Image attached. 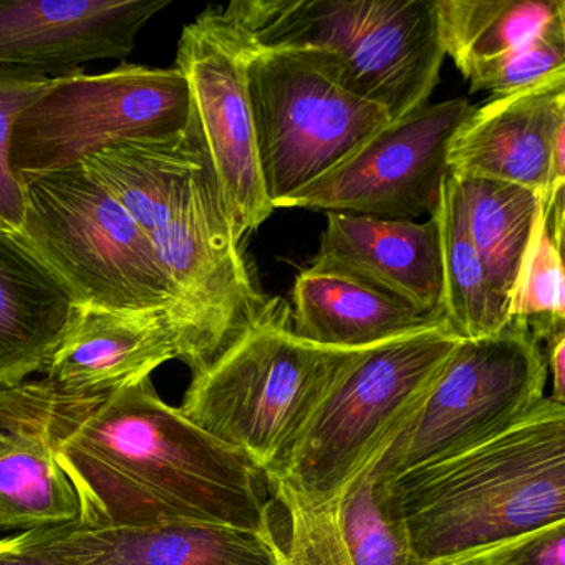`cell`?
Listing matches in <instances>:
<instances>
[{"mask_svg": "<svg viewBox=\"0 0 565 565\" xmlns=\"http://www.w3.org/2000/svg\"><path fill=\"white\" fill-rule=\"evenodd\" d=\"M92 527L231 525L266 532L269 504L246 456L158 396L151 376L97 396L57 445Z\"/></svg>", "mask_w": 565, "mask_h": 565, "instance_id": "1", "label": "cell"}, {"mask_svg": "<svg viewBox=\"0 0 565 565\" xmlns=\"http://www.w3.org/2000/svg\"><path fill=\"white\" fill-rule=\"evenodd\" d=\"M82 167L107 186L153 247L174 299L180 360L191 372L213 362L253 326L269 297L236 239L196 128L131 141Z\"/></svg>", "mask_w": 565, "mask_h": 565, "instance_id": "2", "label": "cell"}, {"mask_svg": "<svg viewBox=\"0 0 565 565\" xmlns=\"http://www.w3.org/2000/svg\"><path fill=\"white\" fill-rule=\"evenodd\" d=\"M416 565H448L565 521V405L390 481Z\"/></svg>", "mask_w": 565, "mask_h": 565, "instance_id": "3", "label": "cell"}, {"mask_svg": "<svg viewBox=\"0 0 565 565\" xmlns=\"http://www.w3.org/2000/svg\"><path fill=\"white\" fill-rule=\"evenodd\" d=\"M223 11L253 47L302 58L392 121L438 85L435 0H234Z\"/></svg>", "mask_w": 565, "mask_h": 565, "instance_id": "4", "label": "cell"}, {"mask_svg": "<svg viewBox=\"0 0 565 565\" xmlns=\"http://www.w3.org/2000/svg\"><path fill=\"white\" fill-rule=\"evenodd\" d=\"M359 352L300 339L292 330L290 307L276 297L253 326L193 373L180 412L246 456L266 478Z\"/></svg>", "mask_w": 565, "mask_h": 565, "instance_id": "5", "label": "cell"}, {"mask_svg": "<svg viewBox=\"0 0 565 565\" xmlns=\"http://www.w3.org/2000/svg\"><path fill=\"white\" fill-rule=\"evenodd\" d=\"M459 340L433 327L360 350L264 478L276 501L317 508L335 498L392 441Z\"/></svg>", "mask_w": 565, "mask_h": 565, "instance_id": "6", "label": "cell"}, {"mask_svg": "<svg viewBox=\"0 0 565 565\" xmlns=\"http://www.w3.org/2000/svg\"><path fill=\"white\" fill-rule=\"evenodd\" d=\"M25 243L61 276L78 306L167 309L177 299L127 207L84 167L21 181ZM178 332V327H177Z\"/></svg>", "mask_w": 565, "mask_h": 565, "instance_id": "7", "label": "cell"}, {"mask_svg": "<svg viewBox=\"0 0 565 565\" xmlns=\"http://www.w3.org/2000/svg\"><path fill=\"white\" fill-rule=\"evenodd\" d=\"M190 121V87L177 65L77 71L55 78L19 117L12 170L19 181L71 170L120 145L183 134Z\"/></svg>", "mask_w": 565, "mask_h": 565, "instance_id": "8", "label": "cell"}, {"mask_svg": "<svg viewBox=\"0 0 565 565\" xmlns=\"http://www.w3.org/2000/svg\"><path fill=\"white\" fill-rule=\"evenodd\" d=\"M547 373L541 342L522 320L459 340L383 451V476L392 481L511 428L544 398Z\"/></svg>", "mask_w": 565, "mask_h": 565, "instance_id": "9", "label": "cell"}, {"mask_svg": "<svg viewBox=\"0 0 565 565\" xmlns=\"http://www.w3.org/2000/svg\"><path fill=\"white\" fill-rule=\"evenodd\" d=\"M246 45L257 157L267 198L277 210L345 163L392 118L296 55L253 47L247 39Z\"/></svg>", "mask_w": 565, "mask_h": 565, "instance_id": "10", "label": "cell"}, {"mask_svg": "<svg viewBox=\"0 0 565 565\" xmlns=\"http://www.w3.org/2000/svg\"><path fill=\"white\" fill-rule=\"evenodd\" d=\"M174 65L186 78L191 124L210 158L234 236L243 243L276 211L257 157L246 39L223 9L207 8L183 29Z\"/></svg>", "mask_w": 565, "mask_h": 565, "instance_id": "11", "label": "cell"}, {"mask_svg": "<svg viewBox=\"0 0 565 565\" xmlns=\"http://www.w3.org/2000/svg\"><path fill=\"white\" fill-rule=\"evenodd\" d=\"M471 110L466 98H452L392 121L345 163L279 207L398 221L433 216L448 177L449 141Z\"/></svg>", "mask_w": 565, "mask_h": 565, "instance_id": "12", "label": "cell"}, {"mask_svg": "<svg viewBox=\"0 0 565 565\" xmlns=\"http://www.w3.org/2000/svg\"><path fill=\"white\" fill-rule=\"evenodd\" d=\"M163 0H0V65L52 78L125 61Z\"/></svg>", "mask_w": 565, "mask_h": 565, "instance_id": "13", "label": "cell"}, {"mask_svg": "<svg viewBox=\"0 0 565 565\" xmlns=\"http://www.w3.org/2000/svg\"><path fill=\"white\" fill-rule=\"evenodd\" d=\"M61 402V390L47 379L0 388V527L32 531L81 518L74 486L57 461Z\"/></svg>", "mask_w": 565, "mask_h": 565, "instance_id": "14", "label": "cell"}, {"mask_svg": "<svg viewBox=\"0 0 565 565\" xmlns=\"http://www.w3.org/2000/svg\"><path fill=\"white\" fill-rule=\"evenodd\" d=\"M565 131V78L469 111L448 148V174L518 184L534 191L542 206L551 188V160Z\"/></svg>", "mask_w": 565, "mask_h": 565, "instance_id": "15", "label": "cell"}, {"mask_svg": "<svg viewBox=\"0 0 565 565\" xmlns=\"http://www.w3.org/2000/svg\"><path fill=\"white\" fill-rule=\"evenodd\" d=\"M385 448L326 504L284 508L289 537L280 545V565H416L390 479L379 466Z\"/></svg>", "mask_w": 565, "mask_h": 565, "instance_id": "16", "label": "cell"}, {"mask_svg": "<svg viewBox=\"0 0 565 565\" xmlns=\"http://www.w3.org/2000/svg\"><path fill=\"white\" fill-rule=\"evenodd\" d=\"M49 551L75 565H280L273 529L184 524L92 527L82 522L32 529Z\"/></svg>", "mask_w": 565, "mask_h": 565, "instance_id": "17", "label": "cell"}, {"mask_svg": "<svg viewBox=\"0 0 565 565\" xmlns=\"http://www.w3.org/2000/svg\"><path fill=\"white\" fill-rule=\"evenodd\" d=\"M319 250L309 267L343 274L423 316H439L441 260L436 223L326 213Z\"/></svg>", "mask_w": 565, "mask_h": 565, "instance_id": "18", "label": "cell"}, {"mask_svg": "<svg viewBox=\"0 0 565 565\" xmlns=\"http://www.w3.org/2000/svg\"><path fill=\"white\" fill-rule=\"evenodd\" d=\"M174 359L180 340L167 309L78 306L45 379L72 395H111Z\"/></svg>", "mask_w": 565, "mask_h": 565, "instance_id": "19", "label": "cell"}, {"mask_svg": "<svg viewBox=\"0 0 565 565\" xmlns=\"http://www.w3.org/2000/svg\"><path fill=\"white\" fill-rule=\"evenodd\" d=\"M77 307L67 284L24 237L0 227V388L45 373Z\"/></svg>", "mask_w": 565, "mask_h": 565, "instance_id": "20", "label": "cell"}, {"mask_svg": "<svg viewBox=\"0 0 565 565\" xmlns=\"http://www.w3.org/2000/svg\"><path fill=\"white\" fill-rule=\"evenodd\" d=\"M292 330L329 349L362 350L433 327H446L369 284L307 267L297 276L290 307Z\"/></svg>", "mask_w": 565, "mask_h": 565, "instance_id": "21", "label": "cell"}, {"mask_svg": "<svg viewBox=\"0 0 565 565\" xmlns=\"http://www.w3.org/2000/svg\"><path fill=\"white\" fill-rule=\"evenodd\" d=\"M443 54L462 77L565 25L564 0H435Z\"/></svg>", "mask_w": 565, "mask_h": 565, "instance_id": "22", "label": "cell"}, {"mask_svg": "<svg viewBox=\"0 0 565 565\" xmlns=\"http://www.w3.org/2000/svg\"><path fill=\"white\" fill-rule=\"evenodd\" d=\"M451 177V174H449ZM455 178V177H452ZM476 253L494 296L508 310L542 210L527 188L481 178H455Z\"/></svg>", "mask_w": 565, "mask_h": 565, "instance_id": "23", "label": "cell"}, {"mask_svg": "<svg viewBox=\"0 0 565 565\" xmlns=\"http://www.w3.org/2000/svg\"><path fill=\"white\" fill-rule=\"evenodd\" d=\"M441 260V316L445 326L462 340L481 339L504 329L511 319L494 296L484 264L472 246L452 177L441 184L433 213Z\"/></svg>", "mask_w": 565, "mask_h": 565, "instance_id": "24", "label": "cell"}, {"mask_svg": "<svg viewBox=\"0 0 565 565\" xmlns=\"http://www.w3.org/2000/svg\"><path fill=\"white\" fill-rule=\"evenodd\" d=\"M509 319L527 323L541 342L565 329V274L562 247L552 241L544 210L539 213L527 254L511 297Z\"/></svg>", "mask_w": 565, "mask_h": 565, "instance_id": "25", "label": "cell"}, {"mask_svg": "<svg viewBox=\"0 0 565 565\" xmlns=\"http://www.w3.org/2000/svg\"><path fill=\"white\" fill-rule=\"evenodd\" d=\"M54 84L42 72L0 65V227L15 234L24 227L25 196L12 170V135L19 117Z\"/></svg>", "mask_w": 565, "mask_h": 565, "instance_id": "26", "label": "cell"}, {"mask_svg": "<svg viewBox=\"0 0 565 565\" xmlns=\"http://www.w3.org/2000/svg\"><path fill=\"white\" fill-rule=\"evenodd\" d=\"M558 78H565V25L551 29L504 57L481 65L466 81L472 94L489 92L494 98Z\"/></svg>", "mask_w": 565, "mask_h": 565, "instance_id": "27", "label": "cell"}, {"mask_svg": "<svg viewBox=\"0 0 565 565\" xmlns=\"http://www.w3.org/2000/svg\"><path fill=\"white\" fill-rule=\"evenodd\" d=\"M448 565H565V521L545 525Z\"/></svg>", "mask_w": 565, "mask_h": 565, "instance_id": "28", "label": "cell"}, {"mask_svg": "<svg viewBox=\"0 0 565 565\" xmlns=\"http://www.w3.org/2000/svg\"><path fill=\"white\" fill-rule=\"evenodd\" d=\"M0 565H75L41 544L31 531L0 539Z\"/></svg>", "mask_w": 565, "mask_h": 565, "instance_id": "29", "label": "cell"}, {"mask_svg": "<svg viewBox=\"0 0 565 565\" xmlns=\"http://www.w3.org/2000/svg\"><path fill=\"white\" fill-rule=\"evenodd\" d=\"M544 343L547 372L552 373L551 398L565 405V329L555 330L541 340Z\"/></svg>", "mask_w": 565, "mask_h": 565, "instance_id": "30", "label": "cell"}]
</instances>
